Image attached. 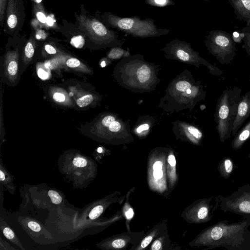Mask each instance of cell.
I'll return each instance as SVG.
<instances>
[{"label": "cell", "mask_w": 250, "mask_h": 250, "mask_svg": "<svg viewBox=\"0 0 250 250\" xmlns=\"http://www.w3.org/2000/svg\"><path fill=\"white\" fill-rule=\"evenodd\" d=\"M159 67L146 62L142 56H129L118 64L115 77L123 87L132 92L149 93L153 91L160 82Z\"/></svg>", "instance_id": "obj_1"}, {"label": "cell", "mask_w": 250, "mask_h": 250, "mask_svg": "<svg viewBox=\"0 0 250 250\" xmlns=\"http://www.w3.org/2000/svg\"><path fill=\"white\" fill-rule=\"evenodd\" d=\"M206 94L200 81L195 82L191 73L186 71L170 84L159 107L169 113L186 109L192 111L198 102L205 100Z\"/></svg>", "instance_id": "obj_2"}, {"label": "cell", "mask_w": 250, "mask_h": 250, "mask_svg": "<svg viewBox=\"0 0 250 250\" xmlns=\"http://www.w3.org/2000/svg\"><path fill=\"white\" fill-rule=\"evenodd\" d=\"M249 223L248 220L231 224L226 221L218 222L207 229L201 235L199 241L211 247H224L233 250L247 249L246 242L250 239V233L247 230Z\"/></svg>", "instance_id": "obj_3"}, {"label": "cell", "mask_w": 250, "mask_h": 250, "mask_svg": "<svg viewBox=\"0 0 250 250\" xmlns=\"http://www.w3.org/2000/svg\"><path fill=\"white\" fill-rule=\"evenodd\" d=\"M96 162L80 153L64 154L58 160L60 171L73 183L75 188H83L93 180L97 173Z\"/></svg>", "instance_id": "obj_4"}, {"label": "cell", "mask_w": 250, "mask_h": 250, "mask_svg": "<svg viewBox=\"0 0 250 250\" xmlns=\"http://www.w3.org/2000/svg\"><path fill=\"white\" fill-rule=\"evenodd\" d=\"M241 92L242 90L238 87L227 88L217 100L214 121L222 142L230 138L231 135L238 106L242 97Z\"/></svg>", "instance_id": "obj_5"}, {"label": "cell", "mask_w": 250, "mask_h": 250, "mask_svg": "<svg viewBox=\"0 0 250 250\" xmlns=\"http://www.w3.org/2000/svg\"><path fill=\"white\" fill-rule=\"evenodd\" d=\"M75 25L85 35L87 40L102 47L123 44L115 32L109 29L99 19L89 15L83 4L79 14H75Z\"/></svg>", "instance_id": "obj_6"}, {"label": "cell", "mask_w": 250, "mask_h": 250, "mask_svg": "<svg viewBox=\"0 0 250 250\" xmlns=\"http://www.w3.org/2000/svg\"><path fill=\"white\" fill-rule=\"evenodd\" d=\"M96 17L109 27L115 28L135 37L149 38L166 34V30L158 29L152 20H142L137 18H121L110 13Z\"/></svg>", "instance_id": "obj_7"}, {"label": "cell", "mask_w": 250, "mask_h": 250, "mask_svg": "<svg viewBox=\"0 0 250 250\" xmlns=\"http://www.w3.org/2000/svg\"><path fill=\"white\" fill-rule=\"evenodd\" d=\"M162 50L166 54L165 57L167 59L177 60L197 68L203 65L209 69L211 75L214 76L219 77L223 74L219 69L201 58L198 53L193 51L190 44L185 42L178 39L173 40L166 45Z\"/></svg>", "instance_id": "obj_8"}, {"label": "cell", "mask_w": 250, "mask_h": 250, "mask_svg": "<svg viewBox=\"0 0 250 250\" xmlns=\"http://www.w3.org/2000/svg\"><path fill=\"white\" fill-rule=\"evenodd\" d=\"M205 43L210 53L222 65L231 64L236 56L235 42L232 36L225 31L209 32Z\"/></svg>", "instance_id": "obj_9"}, {"label": "cell", "mask_w": 250, "mask_h": 250, "mask_svg": "<svg viewBox=\"0 0 250 250\" xmlns=\"http://www.w3.org/2000/svg\"><path fill=\"white\" fill-rule=\"evenodd\" d=\"M26 19L24 0H8L4 32L12 37L19 36Z\"/></svg>", "instance_id": "obj_10"}, {"label": "cell", "mask_w": 250, "mask_h": 250, "mask_svg": "<svg viewBox=\"0 0 250 250\" xmlns=\"http://www.w3.org/2000/svg\"><path fill=\"white\" fill-rule=\"evenodd\" d=\"M225 198L222 207L227 211L241 215H250V191H243L241 188Z\"/></svg>", "instance_id": "obj_11"}, {"label": "cell", "mask_w": 250, "mask_h": 250, "mask_svg": "<svg viewBox=\"0 0 250 250\" xmlns=\"http://www.w3.org/2000/svg\"><path fill=\"white\" fill-rule=\"evenodd\" d=\"M250 116V91L242 96L239 103L231 135L234 136L245 121Z\"/></svg>", "instance_id": "obj_12"}, {"label": "cell", "mask_w": 250, "mask_h": 250, "mask_svg": "<svg viewBox=\"0 0 250 250\" xmlns=\"http://www.w3.org/2000/svg\"><path fill=\"white\" fill-rule=\"evenodd\" d=\"M34 19L32 26L35 31L38 29H48L49 15L46 12L42 0H32Z\"/></svg>", "instance_id": "obj_13"}, {"label": "cell", "mask_w": 250, "mask_h": 250, "mask_svg": "<svg viewBox=\"0 0 250 250\" xmlns=\"http://www.w3.org/2000/svg\"><path fill=\"white\" fill-rule=\"evenodd\" d=\"M63 26H59L58 31L63 34H71L72 36L70 39L71 44L77 49H81L86 42L87 38L72 23L63 19Z\"/></svg>", "instance_id": "obj_14"}, {"label": "cell", "mask_w": 250, "mask_h": 250, "mask_svg": "<svg viewBox=\"0 0 250 250\" xmlns=\"http://www.w3.org/2000/svg\"><path fill=\"white\" fill-rule=\"evenodd\" d=\"M173 132L182 133L196 144L201 142L203 137V134L200 129L190 123L177 121L173 123Z\"/></svg>", "instance_id": "obj_15"}, {"label": "cell", "mask_w": 250, "mask_h": 250, "mask_svg": "<svg viewBox=\"0 0 250 250\" xmlns=\"http://www.w3.org/2000/svg\"><path fill=\"white\" fill-rule=\"evenodd\" d=\"M232 6L236 19L250 26V0H228Z\"/></svg>", "instance_id": "obj_16"}, {"label": "cell", "mask_w": 250, "mask_h": 250, "mask_svg": "<svg viewBox=\"0 0 250 250\" xmlns=\"http://www.w3.org/2000/svg\"><path fill=\"white\" fill-rule=\"evenodd\" d=\"M0 181L1 185L10 193L12 194L15 193L17 187L14 183V176L6 169L1 159L0 162Z\"/></svg>", "instance_id": "obj_17"}, {"label": "cell", "mask_w": 250, "mask_h": 250, "mask_svg": "<svg viewBox=\"0 0 250 250\" xmlns=\"http://www.w3.org/2000/svg\"><path fill=\"white\" fill-rule=\"evenodd\" d=\"M18 57L19 50L18 48H16L15 50L8 51L7 54V72L9 77L12 78H15L18 76Z\"/></svg>", "instance_id": "obj_18"}, {"label": "cell", "mask_w": 250, "mask_h": 250, "mask_svg": "<svg viewBox=\"0 0 250 250\" xmlns=\"http://www.w3.org/2000/svg\"><path fill=\"white\" fill-rule=\"evenodd\" d=\"M250 138V121L243 128L238 132L231 143V147L234 150L241 148L243 144Z\"/></svg>", "instance_id": "obj_19"}, {"label": "cell", "mask_w": 250, "mask_h": 250, "mask_svg": "<svg viewBox=\"0 0 250 250\" xmlns=\"http://www.w3.org/2000/svg\"><path fill=\"white\" fill-rule=\"evenodd\" d=\"M0 228H1L3 235L8 239L19 247L20 249L25 250L16 234L2 218L0 219Z\"/></svg>", "instance_id": "obj_20"}, {"label": "cell", "mask_w": 250, "mask_h": 250, "mask_svg": "<svg viewBox=\"0 0 250 250\" xmlns=\"http://www.w3.org/2000/svg\"><path fill=\"white\" fill-rule=\"evenodd\" d=\"M37 38L33 31L27 41L23 49V58L26 61H30L33 58L37 48Z\"/></svg>", "instance_id": "obj_21"}, {"label": "cell", "mask_w": 250, "mask_h": 250, "mask_svg": "<svg viewBox=\"0 0 250 250\" xmlns=\"http://www.w3.org/2000/svg\"><path fill=\"white\" fill-rule=\"evenodd\" d=\"M233 169V162L229 158H225L218 164V170L221 175L225 179L231 176Z\"/></svg>", "instance_id": "obj_22"}, {"label": "cell", "mask_w": 250, "mask_h": 250, "mask_svg": "<svg viewBox=\"0 0 250 250\" xmlns=\"http://www.w3.org/2000/svg\"><path fill=\"white\" fill-rule=\"evenodd\" d=\"M86 208L84 214L90 220H94L98 218L104 210V206L100 204H90Z\"/></svg>", "instance_id": "obj_23"}, {"label": "cell", "mask_w": 250, "mask_h": 250, "mask_svg": "<svg viewBox=\"0 0 250 250\" xmlns=\"http://www.w3.org/2000/svg\"><path fill=\"white\" fill-rule=\"evenodd\" d=\"M210 207L204 202L199 205L196 210L195 217L199 221H205L210 219Z\"/></svg>", "instance_id": "obj_24"}, {"label": "cell", "mask_w": 250, "mask_h": 250, "mask_svg": "<svg viewBox=\"0 0 250 250\" xmlns=\"http://www.w3.org/2000/svg\"><path fill=\"white\" fill-rule=\"evenodd\" d=\"M130 56V53L120 48H113L108 54V57L113 60L118 59Z\"/></svg>", "instance_id": "obj_25"}, {"label": "cell", "mask_w": 250, "mask_h": 250, "mask_svg": "<svg viewBox=\"0 0 250 250\" xmlns=\"http://www.w3.org/2000/svg\"><path fill=\"white\" fill-rule=\"evenodd\" d=\"M240 32L244 34L242 48L245 50L248 55L250 56V26L243 28Z\"/></svg>", "instance_id": "obj_26"}, {"label": "cell", "mask_w": 250, "mask_h": 250, "mask_svg": "<svg viewBox=\"0 0 250 250\" xmlns=\"http://www.w3.org/2000/svg\"><path fill=\"white\" fill-rule=\"evenodd\" d=\"M48 194L52 202L55 204L58 205L63 204L64 198L59 192L51 189L48 191Z\"/></svg>", "instance_id": "obj_27"}, {"label": "cell", "mask_w": 250, "mask_h": 250, "mask_svg": "<svg viewBox=\"0 0 250 250\" xmlns=\"http://www.w3.org/2000/svg\"><path fill=\"white\" fill-rule=\"evenodd\" d=\"M8 0H0V26L3 29L6 19Z\"/></svg>", "instance_id": "obj_28"}, {"label": "cell", "mask_w": 250, "mask_h": 250, "mask_svg": "<svg viewBox=\"0 0 250 250\" xmlns=\"http://www.w3.org/2000/svg\"><path fill=\"white\" fill-rule=\"evenodd\" d=\"M26 224L29 230L35 232H39L42 230L40 223L34 219H26Z\"/></svg>", "instance_id": "obj_29"}, {"label": "cell", "mask_w": 250, "mask_h": 250, "mask_svg": "<svg viewBox=\"0 0 250 250\" xmlns=\"http://www.w3.org/2000/svg\"><path fill=\"white\" fill-rule=\"evenodd\" d=\"M163 163L161 161H156L153 166L154 177L156 180H160L163 176Z\"/></svg>", "instance_id": "obj_30"}, {"label": "cell", "mask_w": 250, "mask_h": 250, "mask_svg": "<svg viewBox=\"0 0 250 250\" xmlns=\"http://www.w3.org/2000/svg\"><path fill=\"white\" fill-rule=\"evenodd\" d=\"M146 3L151 6L163 7L173 5L171 0H146Z\"/></svg>", "instance_id": "obj_31"}, {"label": "cell", "mask_w": 250, "mask_h": 250, "mask_svg": "<svg viewBox=\"0 0 250 250\" xmlns=\"http://www.w3.org/2000/svg\"><path fill=\"white\" fill-rule=\"evenodd\" d=\"M94 100V97L93 96L89 95L85 96L79 98L77 100V105L80 108H84L90 104Z\"/></svg>", "instance_id": "obj_32"}, {"label": "cell", "mask_w": 250, "mask_h": 250, "mask_svg": "<svg viewBox=\"0 0 250 250\" xmlns=\"http://www.w3.org/2000/svg\"><path fill=\"white\" fill-rule=\"evenodd\" d=\"M126 245V242L121 239H115L111 243L112 247L115 249H121Z\"/></svg>", "instance_id": "obj_33"}, {"label": "cell", "mask_w": 250, "mask_h": 250, "mask_svg": "<svg viewBox=\"0 0 250 250\" xmlns=\"http://www.w3.org/2000/svg\"><path fill=\"white\" fill-rule=\"evenodd\" d=\"M80 61L76 58H72L67 61V65L71 68H77L81 65Z\"/></svg>", "instance_id": "obj_34"}, {"label": "cell", "mask_w": 250, "mask_h": 250, "mask_svg": "<svg viewBox=\"0 0 250 250\" xmlns=\"http://www.w3.org/2000/svg\"><path fill=\"white\" fill-rule=\"evenodd\" d=\"M44 49L49 55H54L58 53L57 49L50 44H46L44 46Z\"/></svg>", "instance_id": "obj_35"}, {"label": "cell", "mask_w": 250, "mask_h": 250, "mask_svg": "<svg viewBox=\"0 0 250 250\" xmlns=\"http://www.w3.org/2000/svg\"><path fill=\"white\" fill-rule=\"evenodd\" d=\"M151 127L149 123H144L141 124L136 129V132L138 134L141 133L145 131H148Z\"/></svg>", "instance_id": "obj_36"}, {"label": "cell", "mask_w": 250, "mask_h": 250, "mask_svg": "<svg viewBox=\"0 0 250 250\" xmlns=\"http://www.w3.org/2000/svg\"><path fill=\"white\" fill-rule=\"evenodd\" d=\"M54 99L58 102H63L65 100L64 95L60 93H56L54 95Z\"/></svg>", "instance_id": "obj_37"}, {"label": "cell", "mask_w": 250, "mask_h": 250, "mask_svg": "<svg viewBox=\"0 0 250 250\" xmlns=\"http://www.w3.org/2000/svg\"><path fill=\"white\" fill-rule=\"evenodd\" d=\"M0 244H1V248H0L1 250H16L15 248L12 247L6 241L3 240L1 237Z\"/></svg>", "instance_id": "obj_38"}, {"label": "cell", "mask_w": 250, "mask_h": 250, "mask_svg": "<svg viewBox=\"0 0 250 250\" xmlns=\"http://www.w3.org/2000/svg\"><path fill=\"white\" fill-rule=\"evenodd\" d=\"M153 239V236L149 235L146 237L141 242V247L144 249L147 247L151 242Z\"/></svg>", "instance_id": "obj_39"}, {"label": "cell", "mask_w": 250, "mask_h": 250, "mask_svg": "<svg viewBox=\"0 0 250 250\" xmlns=\"http://www.w3.org/2000/svg\"><path fill=\"white\" fill-rule=\"evenodd\" d=\"M162 246L161 242L159 240H155L152 246L151 249L153 250H160Z\"/></svg>", "instance_id": "obj_40"}, {"label": "cell", "mask_w": 250, "mask_h": 250, "mask_svg": "<svg viewBox=\"0 0 250 250\" xmlns=\"http://www.w3.org/2000/svg\"><path fill=\"white\" fill-rule=\"evenodd\" d=\"M38 75L42 79H46L49 77V74L44 70L39 69L38 71Z\"/></svg>", "instance_id": "obj_41"}, {"label": "cell", "mask_w": 250, "mask_h": 250, "mask_svg": "<svg viewBox=\"0 0 250 250\" xmlns=\"http://www.w3.org/2000/svg\"><path fill=\"white\" fill-rule=\"evenodd\" d=\"M168 161L171 166L174 167L176 164V160L174 155H170L168 157Z\"/></svg>", "instance_id": "obj_42"}, {"label": "cell", "mask_w": 250, "mask_h": 250, "mask_svg": "<svg viewBox=\"0 0 250 250\" xmlns=\"http://www.w3.org/2000/svg\"><path fill=\"white\" fill-rule=\"evenodd\" d=\"M126 216L128 218H131L134 215V212L132 209H130L126 213Z\"/></svg>", "instance_id": "obj_43"}, {"label": "cell", "mask_w": 250, "mask_h": 250, "mask_svg": "<svg viewBox=\"0 0 250 250\" xmlns=\"http://www.w3.org/2000/svg\"><path fill=\"white\" fill-rule=\"evenodd\" d=\"M204 1H208V0H204Z\"/></svg>", "instance_id": "obj_44"}, {"label": "cell", "mask_w": 250, "mask_h": 250, "mask_svg": "<svg viewBox=\"0 0 250 250\" xmlns=\"http://www.w3.org/2000/svg\"><path fill=\"white\" fill-rule=\"evenodd\" d=\"M249 81L250 82V80H249Z\"/></svg>", "instance_id": "obj_45"}, {"label": "cell", "mask_w": 250, "mask_h": 250, "mask_svg": "<svg viewBox=\"0 0 250 250\" xmlns=\"http://www.w3.org/2000/svg\"><path fill=\"white\" fill-rule=\"evenodd\" d=\"M249 157H250V154L249 155Z\"/></svg>", "instance_id": "obj_46"}]
</instances>
